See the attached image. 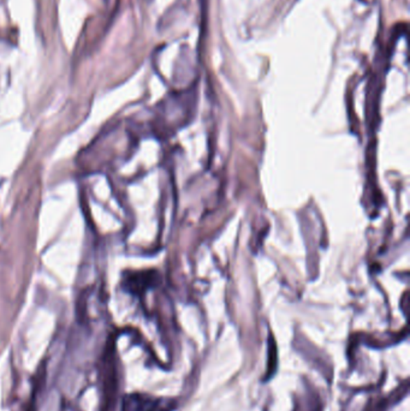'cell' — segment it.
Masks as SVG:
<instances>
[{
    "instance_id": "1",
    "label": "cell",
    "mask_w": 410,
    "mask_h": 411,
    "mask_svg": "<svg viewBox=\"0 0 410 411\" xmlns=\"http://www.w3.org/2000/svg\"><path fill=\"white\" fill-rule=\"evenodd\" d=\"M170 403L146 394H130L124 401V411H168Z\"/></svg>"
}]
</instances>
